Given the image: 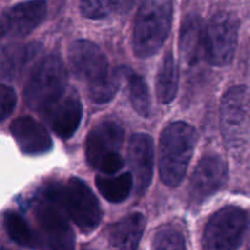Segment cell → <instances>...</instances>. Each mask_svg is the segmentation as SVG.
I'll list each match as a JSON object with an SVG mask.
<instances>
[{
  "instance_id": "6da1fadb",
  "label": "cell",
  "mask_w": 250,
  "mask_h": 250,
  "mask_svg": "<svg viewBox=\"0 0 250 250\" xmlns=\"http://www.w3.org/2000/svg\"><path fill=\"white\" fill-rule=\"evenodd\" d=\"M68 62L78 80L88 85V94L95 104H106L116 95L125 67L110 70L109 61L102 49L88 39H80L68 49Z\"/></svg>"
},
{
  "instance_id": "7a4b0ae2",
  "label": "cell",
  "mask_w": 250,
  "mask_h": 250,
  "mask_svg": "<svg viewBox=\"0 0 250 250\" xmlns=\"http://www.w3.org/2000/svg\"><path fill=\"white\" fill-rule=\"evenodd\" d=\"M197 139V131L187 122L176 121L165 127L159 149V171L164 185L171 188L180 186L187 175Z\"/></svg>"
},
{
  "instance_id": "3957f363",
  "label": "cell",
  "mask_w": 250,
  "mask_h": 250,
  "mask_svg": "<svg viewBox=\"0 0 250 250\" xmlns=\"http://www.w3.org/2000/svg\"><path fill=\"white\" fill-rule=\"evenodd\" d=\"M173 2L170 0H148L137 11L132 33V48L139 59L155 55L167 39L172 27Z\"/></svg>"
},
{
  "instance_id": "277c9868",
  "label": "cell",
  "mask_w": 250,
  "mask_h": 250,
  "mask_svg": "<svg viewBox=\"0 0 250 250\" xmlns=\"http://www.w3.org/2000/svg\"><path fill=\"white\" fill-rule=\"evenodd\" d=\"M45 198L61 208L83 233L98 229L103 219L100 203L89 186L78 177L68 178L48 188Z\"/></svg>"
},
{
  "instance_id": "5b68a950",
  "label": "cell",
  "mask_w": 250,
  "mask_h": 250,
  "mask_svg": "<svg viewBox=\"0 0 250 250\" xmlns=\"http://www.w3.org/2000/svg\"><path fill=\"white\" fill-rule=\"evenodd\" d=\"M67 71L58 54L39 61L24 87V102L29 109L42 112L66 94Z\"/></svg>"
},
{
  "instance_id": "8992f818",
  "label": "cell",
  "mask_w": 250,
  "mask_h": 250,
  "mask_svg": "<svg viewBox=\"0 0 250 250\" xmlns=\"http://www.w3.org/2000/svg\"><path fill=\"white\" fill-rule=\"evenodd\" d=\"M125 131L117 122L107 120L93 127L85 141L88 164L105 176H111L124 167L120 150L124 144Z\"/></svg>"
},
{
  "instance_id": "52a82bcc",
  "label": "cell",
  "mask_w": 250,
  "mask_h": 250,
  "mask_svg": "<svg viewBox=\"0 0 250 250\" xmlns=\"http://www.w3.org/2000/svg\"><path fill=\"white\" fill-rule=\"evenodd\" d=\"M220 125L227 148L239 150L248 144L249 89L247 85H236L225 93L220 109Z\"/></svg>"
},
{
  "instance_id": "ba28073f",
  "label": "cell",
  "mask_w": 250,
  "mask_h": 250,
  "mask_svg": "<svg viewBox=\"0 0 250 250\" xmlns=\"http://www.w3.org/2000/svg\"><path fill=\"white\" fill-rule=\"evenodd\" d=\"M239 33V20L233 12H215L205 27V55L211 65L224 67L233 61Z\"/></svg>"
},
{
  "instance_id": "9c48e42d",
  "label": "cell",
  "mask_w": 250,
  "mask_h": 250,
  "mask_svg": "<svg viewBox=\"0 0 250 250\" xmlns=\"http://www.w3.org/2000/svg\"><path fill=\"white\" fill-rule=\"evenodd\" d=\"M248 225V215L242 208L226 207L215 212L203 234L204 250H238Z\"/></svg>"
},
{
  "instance_id": "30bf717a",
  "label": "cell",
  "mask_w": 250,
  "mask_h": 250,
  "mask_svg": "<svg viewBox=\"0 0 250 250\" xmlns=\"http://www.w3.org/2000/svg\"><path fill=\"white\" fill-rule=\"evenodd\" d=\"M36 248L39 250H75L76 237L60 208L39 203L34 210Z\"/></svg>"
},
{
  "instance_id": "8fae6325",
  "label": "cell",
  "mask_w": 250,
  "mask_h": 250,
  "mask_svg": "<svg viewBox=\"0 0 250 250\" xmlns=\"http://www.w3.org/2000/svg\"><path fill=\"white\" fill-rule=\"evenodd\" d=\"M229 177L227 163L216 154L207 155L198 163L190 178V204L200 207L216 194Z\"/></svg>"
},
{
  "instance_id": "7c38bea8",
  "label": "cell",
  "mask_w": 250,
  "mask_h": 250,
  "mask_svg": "<svg viewBox=\"0 0 250 250\" xmlns=\"http://www.w3.org/2000/svg\"><path fill=\"white\" fill-rule=\"evenodd\" d=\"M46 16L45 1H23L0 15V39L24 37L41 26Z\"/></svg>"
},
{
  "instance_id": "4fadbf2b",
  "label": "cell",
  "mask_w": 250,
  "mask_h": 250,
  "mask_svg": "<svg viewBox=\"0 0 250 250\" xmlns=\"http://www.w3.org/2000/svg\"><path fill=\"white\" fill-rule=\"evenodd\" d=\"M154 142L149 134L136 133L128 143V161L137 195L143 197L150 187L154 173Z\"/></svg>"
},
{
  "instance_id": "5bb4252c",
  "label": "cell",
  "mask_w": 250,
  "mask_h": 250,
  "mask_svg": "<svg viewBox=\"0 0 250 250\" xmlns=\"http://www.w3.org/2000/svg\"><path fill=\"white\" fill-rule=\"evenodd\" d=\"M41 115L60 138L68 139L80 127L83 116V105L80 97L71 93L63 95Z\"/></svg>"
},
{
  "instance_id": "9a60e30c",
  "label": "cell",
  "mask_w": 250,
  "mask_h": 250,
  "mask_svg": "<svg viewBox=\"0 0 250 250\" xmlns=\"http://www.w3.org/2000/svg\"><path fill=\"white\" fill-rule=\"evenodd\" d=\"M10 132L21 151L27 155H42L53 148V139L45 127L32 117L22 116L10 125Z\"/></svg>"
},
{
  "instance_id": "2e32d148",
  "label": "cell",
  "mask_w": 250,
  "mask_h": 250,
  "mask_svg": "<svg viewBox=\"0 0 250 250\" xmlns=\"http://www.w3.org/2000/svg\"><path fill=\"white\" fill-rule=\"evenodd\" d=\"M42 51L39 43H14L0 49V78L14 81L36 61Z\"/></svg>"
},
{
  "instance_id": "e0dca14e",
  "label": "cell",
  "mask_w": 250,
  "mask_h": 250,
  "mask_svg": "<svg viewBox=\"0 0 250 250\" xmlns=\"http://www.w3.org/2000/svg\"><path fill=\"white\" fill-rule=\"evenodd\" d=\"M180 51L188 66H197L205 55V26L202 17L189 14L185 17L180 32Z\"/></svg>"
},
{
  "instance_id": "ac0fdd59",
  "label": "cell",
  "mask_w": 250,
  "mask_h": 250,
  "mask_svg": "<svg viewBox=\"0 0 250 250\" xmlns=\"http://www.w3.org/2000/svg\"><path fill=\"white\" fill-rule=\"evenodd\" d=\"M146 229V217L133 212L112 225L107 233L110 250H137Z\"/></svg>"
},
{
  "instance_id": "d6986e66",
  "label": "cell",
  "mask_w": 250,
  "mask_h": 250,
  "mask_svg": "<svg viewBox=\"0 0 250 250\" xmlns=\"http://www.w3.org/2000/svg\"><path fill=\"white\" fill-rule=\"evenodd\" d=\"M178 90V67L172 51L168 50L156 76V95L159 102L170 104L175 100Z\"/></svg>"
},
{
  "instance_id": "ffe728a7",
  "label": "cell",
  "mask_w": 250,
  "mask_h": 250,
  "mask_svg": "<svg viewBox=\"0 0 250 250\" xmlns=\"http://www.w3.org/2000/svg\"><path fill=\"white\" fill-rule=\"evenodd\" d=\"M125 78L128 81V95L133 109L139 116L148 119L151 115V97L144 77L125 67Z\"/></svg>"
},
{
  "instance_id": "44dd1931",
  "label": "cell",
  "mask_w": 250,
  "mask_h": 250,
  "mask_svg": "<svg viewBox=\"0 0 250 250\" xmlns=\"http://www.w3.org/2000/svg\"><path fill=\"white\" fill-rule=\"evenodd\" d=\"M97 188L100 194L110 203H122L129 197L133 189V177L132 173L126 172L124 175L109 177V176H98Z\"/></svg>"
},
{
  "instance_id": "7402d4cb",
  "label": "cell",
  "mask_w": 250,
  "mask_h": 250,
  "mask_svg": "<svg viewBox=\"0 0 250 250\" xmlns=\"http://www.w3.org/2000/svg\"><path fill=\"white\" fill-rule=\"evenodd\" d=\"M4 226L11 241H14L15 243L23 248H36V234L33 229L28 226L26 220L16 211L9 210L5 212Z\"/></svg>"
},
{
  "instance_id": "603a6c76",
  "label": "cell",
  "mask_w": 250,
  "mask_h": 250,
  "mask_svg": "<svg viewBox=\"0 0 250 250\" xmlns=\"http://www.w3.org/2000/svg\"><path fill=\"white\" fill-rule=\"evenodd\" d=\"M151 250H187V243L180 227L164 225L155 233Z\"/></svg>"
},
{
  "instance_id": "cb8c5ba5",
  "label": "cell",
  "mask_w": 250,
  "mask_h": 250,
  "mask_svg": "<svg viewBox=\"0 0 250 250\" xmlns=\"http://www.w3.org/2000/svg\"><path fill=\"white\" fill-rule=\"evenodd\" d=\"M131 1H99V0H90L82 1L80 4L81 14L87 19L99 20L110 16L117 10H122L125 6H132Z\"/></svg>"
},
{
  "instance_id": "d4e9b609",
  "label": "cell",
  "mask_w": 250,
  "mask_h": 250,
  "mask_svg": "<svg viewBox=\"0 0 250 250\" xmlns=\"http://www.w3.org/2000/svg\"><path fill=\"white\" fill-rule=\"evenodd\" d=\"M17 104V97L11 87L0 84V124L14 112Z\"/></svg>"
},
{
  "instance_id": "484cf974",
  "label": "cell",
  "mask_w": 250,
  "mask_h": 250,
  "mask_svg": "<svg viewBox=\"0 0 250 250\" xmlns=\"http://www.w3.org/2000/svg\"><path fill=\"white\" fill-rule=\"evenodd\" d=\"M0 250H4V249H0Z\"/></svg>"
}]
</instances>
